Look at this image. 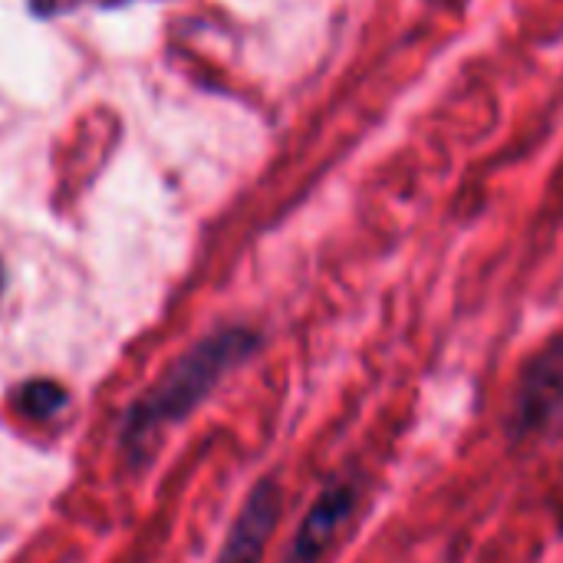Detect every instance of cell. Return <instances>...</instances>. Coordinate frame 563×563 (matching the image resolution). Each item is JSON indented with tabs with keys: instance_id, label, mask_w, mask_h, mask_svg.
Listing matches in <instances>:
<instances>
[{
	"instance_id": "cell-7",
	"label": "cell",
	"mask_w": 563,
	"mask_h": 563,
	"mask_svg": "<svg viewBox=\"0 0 563 563\" xmlns=\"http://www.w3.org/2000/svg\"><path fill=\"white\" fill-rule=\"evenodd\" d=\"M0 294H3V267H0Z\"/></svg>"
},
{
	"instance_id": "cell-4",
	"label": "cell",
	"mask_w": 563,
	"mask_h": 563,
	"mask_svg": "<svg viewBox=\"0 0 563 563\" xmlns=\"http://www.w3.org/2000/svg\"><path fill=\"white\" fill-rule=\"evenodd\" d=\"M280 511H284L280 485L274 478H261L251 488V495L244 498V505L224 538L218 563H261L274 531H277Z\"/></svg>"
},
{
	"instance_id": "cell-3",
	"label": "cell",
	"mask_w": 563,
	"mask_h": 563,
	"mask_svg": "<svg viewBox=\"0 0 563 563\" xmlns=\"http://www.w3.org/2000/svg\"><path fill=\"white\" fill-rule=\"evenodd\" d=\"M360 505V488L353 482H330L320 488V495L310 501L284 563H320L323 554L336 544L343 528L350 525L353 511Z\"/></svg>"
},
{
	"instance_id": "cell-5",
	"label": "cell",
	"mask_w": 563,
	"mask_h": 563,
	"mask_svg": "<svg viewBox=\"0 0 563 563\" xmlns=\"http://www.w3.org/2000/svg\"><path fill=\"white\" fill-rule=\"evenodd\" d=\"M69 402V393L53 383V379H33V383H23L16 393H13V406L23 419H33V422H46L53 419L56 412H63V406Z\"/></svg>"
},
{
	"instance_id": "cell-1",
	"label": "cell",
	"mask_w": 563,
	"mask_h": 563,
	"mask_svg": "<svg viewBox=\"0 0 563 563\" xmlns=\"http://www.w3.org/2000/svg\"><path fill=\"white\" fill-rule=\"evenodd\" d=\"M261 350V333L251 327H221L185 350L155 386L132 402L122 422V449L129 462H145L158 439L185 422L228 373L244 366Z\"/></svg>"
},
{
	"instance_id": "cell-2",
	"label": "cell",
	"mask_w": 563,
	"mask_h": 563,
	"mask_svg": "<svg viewBox=\"0 0 563 563\" xmlns=\"http://www.w3.org/2000/svg\"><path fill=\"white\" fill-rule=\"evenodd\" d=\"M563 422V330H558L531 360L521 366L511 406L508 435L511 442H528L554 432Z\"/></svg>"
},
{
	"instance_id": "cell-6",
	"label": "cell",
	"mask_w": 563,
	"mask_h": 563,
	"mask_svg": "<svg viewBox=\"0 0 563 563\" xmlns=\"http://www.w3.org/2000/svg\"><path fill=\"white\" fill-rule=\"evenodd\" d=\"M558 534L563 538V498H561V508H558Z\"/></svg>"
}]
</instances>
